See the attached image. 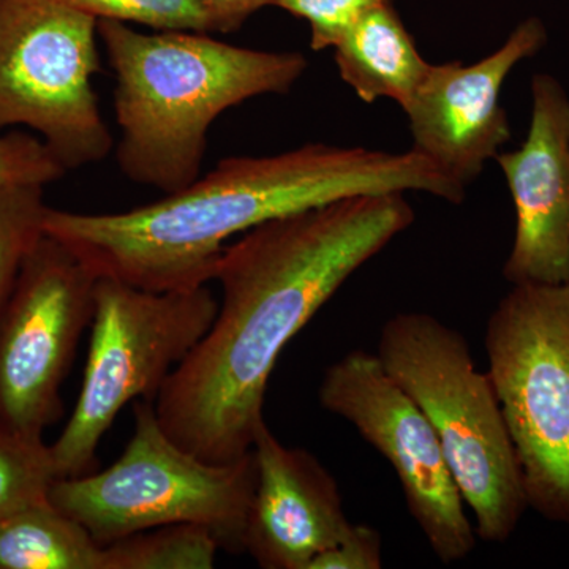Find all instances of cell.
Here are the masks:
<instances>
[{"label": "cell", "instance_id": "14", "mask_svg": "<svg viewBox=\"0 0 569 569\" xmlns=\"http://www.w3.org/2000/svg\"><path fill=\"white\" fill-rule=\"evenodd\" d=\"M332 50L340 78L362 102L389 99L402 110L430 67L392 3L366 14Z\"/></svg>", "mask_w": 569, "mask_h": 569}, {"label": "cell", "instance_id": "17", "mask_svg": "<svg viewBox=\"0 0 569 569\" xmlns=\"http://www.w3.org/2000/svg\"><path fill=\"white\" fill-rule=\"evenodd\" d=\"M56 479L50 445L0 422V522L48 500Z\"/></svg>", "mask_w": 569, "mask_h": 569}, {"label": "cell", "instance_id": "12", "mask_svg": "<svg viewBox=\"0 0 569 569\" xmlns=\"http://www.w3.org/2000/svg\"><path fill=\"white\" fill-rule=\"evenodd\" d=\"M516 211L503 276L511 284L569 279V97L548 73L531 80L529 134L496 157Z\"/></svg>", "mask_w": 569, "mask_h": 569}, {"label": "cell", "instance_id": "10", "mask_svg": "<svg viewBox=\"0 0 569 569\" xmlns=\"http://www.w3.org/2000/svg\"><path fill=\"white\" fill-rule=\"evenodd\" d=\"M97 277L44 234L0 317V422L43 438L62 410L61 387L92 323Z\"/></svg>", "mask_w": 569, "mask_h": 569}, {"label": "cell", "instance_id": "2", "mask_svg": "<svg viewBox=\"0 0 569 569\" xmlns=\"http://www.w3.org/2000/svg\"><path fill=\"white\" fill-rule=\"evenodd\" d=\"M408 192L460 204L467 189L411 149L310 142L274 156L228 157L186 189L129 211L48 206L43 228L96 277L149 291L192 290L213 280L231 239L258 224L361 194Z\"/></svg>", "mask_w": 569, "mask_h": 569}, {"label": "cell", "instance_id": "8", "mask_svg": "<svg viewBox=\"0 0 569 569\" xmlns=\"http://www.w3.org/2000/svg\"><path fill=\"white\" fill-rule=\"evenodd\" d=\"M97 24L61 0H0V130L39 133L67 171L112 149L92 86Z\"/></svg>", "mask_w": 569, "mask_h": 569}, {"label": "cell", "instance_id": "3", "mask_svg": "<svg viewBox=\"0 0 569 569\" xmlns=\"http://www.w3.org/2000/svg\"><path fill=\"white\" fill-rule=\"evenodd\" d=\"M97 31L116 77L119 170L163 194L200 178L222 112L291 92L309 66L302 52L250 50L206 32L146 33L107 20Z\"/></svg>", "mask_w": 569, "mask_h": 569}, {"label": "cell", "instance_id": "13", "mask_svg": "<svg viewBox=\"0 0 569 569\" xmlns=\"http://www.w3.org/2000/svg\"><path fill=\"white\" fill-rule=\"evenodd\" d=\"M252 452L257 485L246 552L263 569H309L350 530L339 486L312 452L284 447L266 421Z\"/></svg>", "mask_w": 569, "mask_h": 569}, {"label": "cell", "instance_id": "11", "mask_svg": "<svg viewBox=\"0 0 569 569\" xmlns=\"http://www.w3.org/2000/svg\"><path fill=\"white\" fill-rule=\"evenodd\" d=\"M548 43L537 17L520 22L497 51L475 63H430L410 102L411 151L467 187L511 140L500 93L512 69Z\"/></svg>", "mask_w": 569, "mask_h": 569}, {"label": "cell", "instance_id": "22", "mask_svg": "<svg viewBox=\"0 0 569 569\" xmlns=\"http://www.w3.org/2000/svg\"><path fill=\"white\" fill-rule=\"evenodd\" d=\"M381 568H383V541L380 533L372 527L351 523L346 537L320 553L309 569Z\"/></svg>", "mask_w": 569, "mask_h": 569}, {"label": "cell", "instance_id": "15", "mask_svg": "<svg viewBox=\"0 0 569 569\" xmlns=\"http://www.w3.org/2000/svg\"><path fill=\"white\" fill-rule=\"evenodd\" d=\"M0 569H102V546L48 498L0 522Z\"/></svg>", "mask_w": 569, "mask_h": 569}, {"label": "cell", "instance_id": "5", "mask_svg": "<svg viewBox=\"0 0 569 569\" xmlns=\"http://www.w3.org/2000/svg\"><path fill=\"white\" fill-rule=\"evenodd\" d=\"M257 485L253 452L230 463H209L164 432L151 400L134 402L133 436L103 471L58 478L56 508L78 520L100 546L140 531L200 523L220 548L246 552V526Z\"/></svg>", "mask_w": 569, "mask_h": 569}, {"label": "cell", "instance_id": "16", "mask_svg": "<svg viewBox=\"0 0 569 569\" xmlns=\"http://www.w3.org/2000/svg\"><path fill=\"white\" fill-rule=\"evenodd\" d=\"M220 548L200 523H171L102 548V569H211Z\"/></svg>", "mask_w": 569, "mask_h": 569}, {"label": "cell", "instance_id": "21", "mask_svg": "<svg viewBox=\"0 0 569 569\" xmlns=\"http://www.w3.org/2000/svg\"><path fill=\"white\" fill-rule=\"evenodd\" d=\"M66 167L40 138L0 134V192L14 187H44L59 181Z\"/></svg>", "mask_w": 569, "mask_h": 569}, {"label": "cell", "instance_id": "6", "mask_svg": "<svg viewBox=\"0 0 569 569\" xmlns=\"http://www.w3.org/2000/svg\"><path fill=\"white\" fill-rule=\"evenodd\" d=\"M217 309L206 284L149 291L97 277L80 396L50 445L58 478L92 473L100 441L122 408L138 399L156 402L164 381L211 328Z\"/></svg>", "mask_w": 569, "mask_h": 569}, {"label": "cell", "instance_id": "19", "mask_svg": "<svg viewBox=\"0 0 569 569\" xmlns=\"http://www.w3.org/2000/svg\"><path fill=\"white\" fill-rule=\"evenodd\" d=\"M71 9L96 18L141 24L157 32H211L208 14L198 0H61Z\"/></svg>", "mask_w": 569, "mask_h": 569}, {"label": "cell", "instance_id": "20", "mask_svg": "<svg viewBox=\"0 0 569 569\" xmlns=\"http://www.w3.org/2000/svg\"><path fill=\"white\" fill-rule=\"evenodd\" d=\"M389 3L392 0H276L274 7L307 21L310 48L325 51L332 50L370 11Z\"/></svg>", "mask_w": 569, "mask_h": 569}, {"label": "cell", "instance_id": "7", "mask_svg": "<svg viewBox=\"0 0 569 569\" xmlns=\"http://www.w3.org/2000/svg\"><path fill=\"white\" fill-rule=\"evenodd\" d=\"M485 342L529 507L569 523V279L512 284Z\"/></svg>", "mask_w": 569, "mask_h": 569}, {"label": "cell", "instance_id": "4", "mask_svg": "<svg viewBox=\"0 0 569 569\" xmlns=\"http://www.w3.org/2000/svg\"><path fill=\"white\" fill-rule=\"evenodd\" d=\"M377 356L432 426L477 537L508 541L529 501L496 389L466 337L430 313L400 312L381 326Z\"/></svg>", "mask_w": 569, "mask_h": 569}, {"label": "cell", "instance_id": "23", "mask_svg": "<svg viewBox=\"0 0 569 569\" xmlns=\"http://www.w3.org/2000/svg\"><path fill=\"white\" fill-rule=\"evenodd\" d=\"M208 14L211 32L238 31L252 14L264 7L274 6L276 0H198Z\"/></svg>", "mask_w": 569, "mask_h": 569}, {"label": "cell", "instance_id": "9", "mask_svg": "<svg viewBox=\"0 0 569 569\" xmlns=\"http://www.w3.org/2000/svg\"><path fill=\"white\" fill-rule=\"evenodd\" d=\"M318 399L396 471L411 518L445 565L466 560L477 531L432 426L377 353L353 350L326 369Z\"/></svg>", "mask_w": 569, "mask_h": 569}, {"label": "cell", "instance_id": "18", "mask_svg": "<svg viewBox=\"0 0 569 569\" xmlns=\"http://www.w3.org/2000/svg\"><path fill=\"white\" fill-rule=\"evenodd\" d=\"M44 187L0 192V317L9 305L29 254L44 236Z\"/></svg>", "mask_w": 569, "mask_h": 569}, {"label": "cell", "instance_id": "1", "mask_svg": "<svg viewBox=\"0 0 569 569\" xmlns=\"http://www.w3.org/2000/svg\"><path fill=\"white\" fill-rule=\"evenodd\" d=\"M413 222L406 193L361 194L269 220L224 247L211 328L153 402L164 432L204 462L244 458L283 348Z\"/></svg>", "mask_w": 569, "mask_h": 569}]
</instances>
